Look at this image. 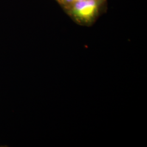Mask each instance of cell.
I'll list each match as a JSON object with an SVG mask.
<instances>
[{"mask_svg":"<svg viewBox=\"0 0 147 147\" xmlns=\"http://www.w3.org/2000/svg\"><path fill=\"white\" fill-rule=\"evenodd\" d=\"M104 0H82L74 2L67 9L69 13L79 24H92L99 13Z\"/></svg>","mask_w":147,"mask_h":147,"instance_id":"1","label":"cell"},{"mask_svg":"<svg viewBox=\"0 0 147 147\" xmlns=\"http://www.w3.org/2000/svg\"><path fill=\"white\" fill-rule=\"evenodd\" d=\"M57 1L67 9H68L74 2V0H57Z\"/></svg>","mask_w":147,"mask_h":147,"instance_id":"2","label":"cell"},{"mask_svg":"<svg viewBox=\"0 0 147 147\" xmlns=\"http://www.w3.org/2000/svg\"><path fill=\"white\" fill-rule=\"evenodd\" d=\"M82 1V0H74V2H77V1Z\"/></svg>","mask_w":147,"mask_h":147,"instance_id":"3","label":"cell"}]
</instances>
